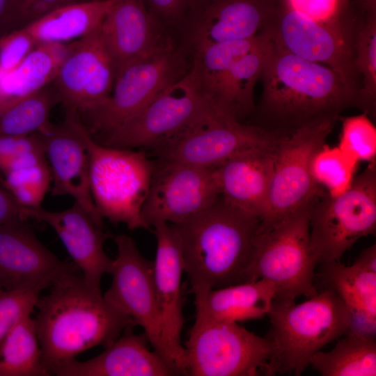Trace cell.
Listing matches in <instances>:
<instances>
[{
    "instance_id": "cell-1",
    "label": "cell",
    "mask_w": 376,
    "mask_h": 376,
    "mask_svg": "<svg viewBox=\"0 0 376 376\" xmlns=\"http://www.w3.org/2000/svg\"><path fill=\"white\" fill-rule=\"evenodd\" d=\"M36 304L33 318L43 366L49 375L79 354L108 347L135 324L89 286L77 272L49 286Z\"/></svg>"
},
{
    "instance_id": "cell-2",
    "label": "cell",
    "mask_w": 376,
    "mask_h": 376,
    "mask_svg": "<svg viewBox=\"0 0 376 376\" xmlns=\"http://www.w3.org/2000/svg\"><path fill=\"white\" fill-rule=\"evenodd\" d=\"M194 296L251 281L260 221L219 196L207 209L171 224Z\"/></svg>"
},
{
    "instance_id": "cell-3",
    "label": "cell",
    "mask_w": 376,
    "mask_h": 376,
    "mask_svg": "<svg viewBox=\"0 0 376 376\" xmlns=\"http://www.w3.org/2000/svg\"><path fill=\"white\" fill-rule=\"evenodd\" d=\"M260 80L263 93L255 111L272 125L271 131L279 134L320 118L339 117L350 107L359 108L358 93L336 72L273 43Z\"/></svg>"
},
{
    "instance_id": "cell-4",
    "label": "cell",
    "mask_w": 376,
    "mask_h": 376,
    "mask_svg": "<svg viewBox=\"0 0 376 376\" xmlns=\"http://www.w3.org/2000/svg\"><path fill=\"white\" fill-rule=\"evenodd\" d=\"M268 315L274 375H300L316 352L349 333L352 322L348 308L331 288L299 304L273 303Z\"/></svg>"
},
{
    "instance_id": "cell-5",
    "label": "cell",
    "mask_w": 376,
    "mask_h": 376,
    "mask_svg": "<svg viewBox=\"0 0 376 376\" xmlns=\"http://www.w3.org/2000/svg\"><path fill=\"white\" fill-rule=\"evenodd\" d=\"M191 54L176 40L119 69L109 97L79 112L89 133L101 139L137 115L164 89L190 70Z\"/></svg>"
},
{
    "instance_id": "cell-6",
    "label": "cell",
    "mask_w": 376,
    "mask_h": 376,
    "mask_svg": "<svg viewBox=\"0 0 376 376\" xmlns=\"http://www.w3.org/2000/svg\"><path fill=\"white\" fill-rule=\"evenodd\" d=\"M78 127L88 152L91 192L100 217L113 224H124L132 230L146 228L141 210L155 162L141 150L109 147L98 142L80 116Z\"/></svg>"
},
{
    "instance_id": "cell-7",
    "label": "cell",
    "mask_w": 376,
    "mask_h": 376,
    "mask_svg": "<svg viewBox=\"0 0 376 376\" xmlns=\"http://www.w3.org/2000/svg\"><path fill=\"white\" fill-rule=\"evenodd\" d=\"M315 199L258 236L251 281H271L276 288L274 304L290 305L300 296L310 298L318 293L313 283L317 263L311 251L309 228Z\"/></svg>"
},
{
    "instance_id": "cell-8",
    "label": "cell",
    "mask_w": 376,
    "mask_h": 376,
    "mask_svg": "<svg viewBox=\"0 0 376 376\" xmlns=\"http://www.w3.org/2000/svg\"><path fill=\"white\" fill-rule=\"evenodd\" d=\"M339 117H324L281 134L260 233L267 231L306 203L324 194L314 180L311 163Z\"/></svg>"
},
{
    "instance_id": "cell-9",
    "label": "cell",
    "mask_w": 376,
    "mask_h": 376,
    "mask_svg": "<svg viewBox=\"0 0 376 376\" xmlns=\"http://www.w3.org/2000/svg\"><path fill=\"white\" fill-rule=\"evenodd\" d=\"M310 243L316 263L339 260L361 237L376 228V164L370 162L338 196H318L310 214Z\"/></svg>"
},
{
    "instance_id": "cell-10",
    "label": "cell",
    "mask_w": 376,
    "mask_h": 376,
    "mask_svg": "<svg viewBox=\"0 0 376 376\" xmlns=\"http://www.w3.org/2000/svg\"><path fill=\"white\" fill-rule=\"evenodd\" d=\"M185 375H272V347L237 322L196 316L185 343Z\"/></svg>"
},
{
    "instance_id": "cell-11",
    "label": "cell",
    "mask_w": 376,
    "mask_h": 376,
    "mask_svg": "<svg viewBox=\"0 0 376 376\" xmlns=\"http://www.w3.org/2000/svg\"><path fill=\"white\" fill-rule=\"evenodd\" d=\"M280 136L258 125L244 124L213 105L153 152L160 160L214 168L246 151L273 146Z\"/></svg>"
},
{
    "instance_id": "cell-12",
    "label": "cell",
    "mask_w": 376,
    "mask_h": 376,
    "mask_svg": "<svg viewBox=\"0 0 376 376\" xmlns=\"http://www.w3.org/2000/svg\"><path fill=\"white\" fill-rule=\"evenodd\" d=\"M357 15L331 22L313 20L281 3L264 29L272 42L297 56L325 65L358 95L360 81L354 65L353 30Z\"/></svg>"
},
{
    "instance_id": "cell-13",
    "label": "cell",
    "mask_w": 376,
    "mask_h": 376,
    "mask_svg": "<svg viewBox=\"0 0 376 376\" xmlns=\"http://www.w3.org/2000/svg\"><path fill=\"white\" fill-rule=\"evenodd\" d=\"M212 106L189 72L131 120L97 141L109 147L153 150L178 136Z\"/></svg>"
},
{
    "instance_id": "cell-14",
    "label": "cell",
    "mask_w": 376,
    "mask_h": 376,
    "mask_svg": "<svg viewBox=\"0 0 376 376\" xmlns=\"http://www.w3.org/2000/svg\"><path fill=\"white\" fill-rule=\"evenodd\" d=\"M219 196L214 168L157 159L142 219L146 228L159 222L181 223L207 209Z\"/></svg>"
},
{
    "instance_id": "cell-15",
    "label": "cell",
    "mask_w": 376,
    "mask_h": 376,
    "mask_svg": "<svg viewBox=\"0 0 376 376\" xmlns=\"http://www.w3.org/2000/svg\"><path fill=\"white\" fill-rule=\"evenodd\" d=\"M113 240L117 256L113 260L110 272L112 276L111 285L103 297L113 307L131 318L135 325L141 327L154 350L174 365L162 340L161 319L153 279V261L140 253L132 237L121 234L116 235Z\"/></svg>"
},
{
    "instance_id": "cell-16",
    "label": "cell",
    "mask_w": 376,
    "mask_h": 376,
    "mask_svg": "<svg viewBox=\"0 0 376 376\" xmlns=\"http://www.w3.org/2000/svg\"><path fill=\"white\" fill-rule=\"evenodd\" d=\"M279 0H198L178 42L191 53L212 43L253 38L269 23Z\"/></svg>"
},
{
    "instance_id": "cell-17",
    "label": "cell",
    "mask_w": 376,
    "mask_h": 376,
    "mask_svg": "<svg viewBox=\"0 0 376 376\" xmlns=\"http://www.w3.org/2000/svg\"><path fill=\"white\" fill-rule=\"evenodd\" d=\"M116 72L100 25L70 42L68 52L52 84L65 110L79 113L99 105L109 97Z\"/></svg>"
},
{
    "instance_id": "cell-18",
    "label": "cell",
    "mask_w": 376,
    "mask_h": 376,
    "mask_svg": "<svg viewBox=\"0 0 376 376\" xmlns=\"http://www.w3.org/2000/svg\"><path fill=\"white\" fill-rule=\"evenodd\" d=\"M79 113L65 110L64 120L50 121L38 132L52 173V195L72 197L102 228L90 188L88 152L78 127Z\"/></svg>"
},
{
    "instance_id": "cell-19",
    "label": "cell",
    "mask_w": 376,
    "mask_h": 376,
    "mask_svg": "<svg viewBox=\"0 0 376 376\" xmlns=\"http://www.w3.org/2000/svg\"><path fill=\"white\" fill-rule=\"evenodd\" d=\"M157 240L153 279L159 307L162 340L171 361L185 375V348L181 343L184 325L181 289L184 263L177 233L165 222L152 226Z\"/></svg>"
},
{
    "instance_id": "cell-20",
    "label": "cell",
    "mask_w": 376,
    "mask_h": 376,
    "mask_svg": "<svg viewBox=\"0 0 376 376\" xmlns=\"http://www.w3.org/2000/svg\"><path fill=\"white\" fill-rule=\"evenodd\" d=\"M77 269L45 246L26 220L0 226V276L5 289L29 285L47 288Z\"/></svg>"
},
{
    "instance_id": "cell-21",
    "label": "cell",
    "mask_w": 376,
    "mask_h": 376,
    "mask_svg": "<svg viewBox=\"0 0 376 376\" xmlns=\"http://www.w3.org/2000/svg\"><path fill=\"white\" fill-rule=\"evenodd\" d=\"M24 213L26 219L44 222L55 231L84 281L101 291L102 277L110 274L113 259L104 249L107 235L91 216L75 201L70 207L61 211L24 207Z\"/></svg>"
},
{
    "instance_id": "cell-22",
    "label": "cell",
    "mask_w": 376,
    "mask_h": 376,
    "mask_svg": "<svg viewBox=\"0 0 376 376\" xmlns=\"http://www.w3.org/2000/svg\"><path fill=\"white\" fill-rule=\"evenodd\" d=\"M100 31L117 71L175 40L155 19L143 0H113Z\"/></svg>"
},
{
    "instance_id": "cell-23",
    "label": "cell",
    "mask_w": 376,
    "mask_h": 376,
    "mask_svg": "<svg viewBox=\"0 0 376 376\" xmlns=\"http://www.w3.org/2000/svg\"><path fill=\"white\" fill-rule=\"evenodd\" d=\"M134 327L99 355L85 361L73 359L58 368L57 376H172L178 369L157 351H151L145 333L136 334Z\"/></svg>"
},
{
    "instance_id": "cell-24",
    "label": "cell",
    "mask_w": 376,
    "mask_h": 376,
    "mask_svg": "<svg viewBox=\"0 0 376 376\" xmlns=\"http://www.w3.org/2000/svg\"><path fill=\"white\" fill-rule=\"evenodd\" d=\"M277 143L246 151L214 168L224 200L260 221L266 210Z\"/></svg>"
},
{
    "instance_id": "cell-25",
    "label": "cell",
    "mask_w": 376,
    "mask_h": 376,
    "mask_svg": "<svg viewBox=\"0 0 376 376\" xmlns=\"http://www.w3.org/2000/svg\"><path fill=\"white\" fill-rule=\"evenodd\" d=\"M274 285L260 279L212 289L194 296L196 316L226 322L263 318L272 308Z\"/></svg>"
},
{
    "instance_id": "cell-26",
    "label": "cell",
    "mask_w": 376,
    "mask_h": 376,
    "mask_svg": "<svg viewBox=\"0 0 376 376\" xmlns=\"http://www.w3.org/2000/svg\"><path fill=\"white\" fill-rule=\"evenodd\" d=\"M320 279L326 288L333 290L352 316L350 332L375 336L376 272L339 260L322 263Z\"/></svg>"
},
{
    "instance_id": "cell-27",
    "label": "cell",
    "mask_w": 376,
    "mask_h": 376,
    "mask_svg": "<svg viewBox=\"0 0 376 376\" xmlns=\"http://www.w3.org/2000/svg\"><path fill=\"white\" fill-rule=\"evenodd\" d=\"M262 34L260 42L227 70L208 96L215 107L240 121L255 111V86L272 47L265 29Z\"/></svg>"
},
{
    "instance_id": "cell-28",
    "label": "cell",
    "mask_w": 376,
    "mask_h": 376,
    "mask_svg": "<svg viewBox=\"0 0 376 376\" xmlns=\"http://www.w3.org/2000/svg\"><path fill=\"white\" fill-rule=\"evenodd\" d=\"M113 0L63 4L24 26L38 44L67 43L97 28Z\"/></svg>"
},
{
    "instance_id": "cell-29",
    "label": "cell",
    "mask_w": 376,
    "mask_h": 376,
    "mask_svg": "<svg viewBox=\"0 0 376 376\" xmlns=\"http://www.w3.org/2000/svg\"><path fill=\"white\" fill-rule=\"evenodd\" d=\"M70 47L67 43H39L12 72L2 75L3 106L52 84Z\"/></svg>"
},
{
    "instance_id": "cell-30",
    "label": "cell",
    "mask_w": 376,
    "mask_h": 376,
    "mask_svg": "<svg viewBox=\"0 0 376 376\" xmlns=\"http://www.w3.org/2000/svg\"><path fill=\"white\" fill-rule=\"evenodd\" d=\"M345 335L330 351L316 352L309 365L322 376H375V336Z\"/></svg>"
},
{
    "instance_id": "cell-31",
    "label": "cell",
    "mask_w": 376,
    "mask_h": 376,
    "mask_svg": "<svg viewBox=\"0 0 376 376\" xmlns=\"http://www.w3.org/2000/svg\"><path fill=\"white\" fill-rule=\"evenodd\" d=\"M0 376H49L31 315L17 323L0 341Z\"/></svg>"
},
{
    "instance_id": "cell-32",
    "label": "cell",
    "mask_w": 376,
    "mask_h": 376,
    "mask_svg": "<svg viewBox=\"0 0 376 376\" xmlns=\"http://www.w3.org/2000/svg\"><path fill=\"white\" fill-rule=\"evenodd\" d=\"M58 103L61 99L53 84L8 102L0 110V135L38 132L49 122L50 113Z\"/></svg>"
},
{
    "instance_id": "cell-33",
    "label": "cell",
    "mask_w": 376,
    "mask_h": 376,
    "mask_svg": "<svg viewBox=\"0 0 376 376\" xmlns=\"http://www.w3.org/2000/svg\"><path fill=\"white\" fill-rule=\"evenodd\" d=\"M262 36L260 32L251 38L212 43L191 52L189 73L207 100L220 78L237 60L253 49Z\"/></svg>"
},
{
    "instance_id": "cell-34",
    "label": "cell",
    "mask_w": 376,
    "mask_h": 376,
    "mask_svg": "<svg viewBox=\"0 0 376 376\" xmlns=\"http://www.w3.org/2000/svg\"><path fill=\"white\" fill-rule=\"evenodd\" d=\"M354 65L360 81L359 109L373 116L376 105V10L366 11L353 30Z\"/></svg>"
},
{
    "instance_id": "cell-35",
    "label": "cell",
    "mask_w": 376,
    "mask_h": 376,
    "mask_svg": "<svg viewBox=\"0 0 376 376\" xmlns=\"http://www.w3.org/2000/svg\"><path fill=\"white\" fill-rule=\"evenodd\" d=\"M3 186L23 207L37 208L52 184V173L43 158L3 173Z\"/></svg>"
},
{
    "instance_id": "cell-36",
    "label": "cell",
    "mask_w": 376,
    "mask_h": 376,
    "mask_svg": "<svg viewBox=\"0 0 376 376\" xmlns=\"http://www.w3.org/2000/svg\"><path fill=\"white\" fill-rule=\"evenodd\" d=\"M357 162L338 147L326 143L316 152L311 163L314 180L331 196L345 191L354 179Z\"/></svg>"
},
{
    "instance_id": "cell-37",
    "label": "cell",
    "mask_w": 376,
    "mask_h": 376,
    "mask_svg": "<svg viewBox=\"0 0 376 376\" xmlns=\"http://www.w3.org/2000/svg\"><path fill=\"white\" fill-rule=\"evenodd\" d=\"M356 160L372 162L376 155V129L366 113L342 118L338 146Z\"/></svg>"
},
{
    "instance_id": "cell-38",
    "label": "cell",
    "mask_w": 376,
    "mask_h": 376,
    "mask_svg": "<svg viewBox=\"0 0 376 376\" xmlns=\"http://www.w3.org/2000/svg\"><path fill=\"white\" fill-rule=\"evenodd\" d=\"M44 289L29 285L0 290V341L17 323L31 315Z\"/></svg>"
},
{
    "instance_id": "cell-39",
    "label": "cell",
    "mask_w": 376,
    "mask_h": 376,
    "mask_svg": "<svg viewBox=\"0 0 376 376\" xmlns=\"http://www.w3.org/2000/svg\"><path fill=\"white\" fill-rule=\"evenodd\" d=\"M45 157L43 145L37 133L0 135V171L3 174Z\"/></svg>"
},
{
    "instance_id": "cell-40",
    "label": "cell",
    "mask_w": 376,
    "mask_h": 376,
    "mask_svg": "<svg viewBox=\"0 0 376 376\" xmlns=\"http://www.w3.org/2000/svg\"><path fill=\"white\" fill-rule=\"evenodd\" d=\"M288 8L313 20L331 23L349 18L359 7L351 0H279Z\"/></svg>"
},
{
    "instance_id": "cell-41",
    "label": "cell",
    "mask_w": 376,
    "mask_h": 376,
    "mask_svg": "<svg viewBox=\"0 0 376 376\" xmlns=\"http://www.w3.org/2000/svg\"><path fill=\"white\" fill-rule=\"evenodd\" d=\"M65 0H11L0 30V37L23 28L49 11L64 4Z\"/></svg>"
},
{
    "instance_id": "cell-42",
    "label": "cell",
    "mask_w": 376,
    "mask_h": 376,
    "mask_svg": "<svg viewBox=\"0 0 376 376\" xmlns=\"http://www.w3.org/2000/svg\"><path fill=\"white\" fill-rule=\"evenodd\" d=\"M38 42L24 28L10 31L0 37V72L14 70L35 48Z\"/></svg>"
},
{
    "instance_id": "cell-43",
    "label": "cell",
    "mask_w": 376,
    "mask_h": 376,
    "mask_svg": "<svg viewBox=\"0 0 376 376\" xmlns=\"http://www.w3.org/2000/svg\"><path fill=\"white\" fill-rule=\"evenodd\" d=\"M155 19L176 37L188 14L198 0H143Z\"/></svg>"
},
{
    "instance_id": "cell-44",
    "label": "cell",
    "mask_w": 376,
    "mask_h": 376,
    "mask_svg": "<svg viewBox=\"0 0 376 376\" xmlns=\"http://www.w3.org/2000/svg\"><path fill=\"white\" fill-rule=\"evenodd\" d=\"M22 206L3 186L0 185V226L18 220H27Z\"/></svg>"
},
{
    "instance_id": "cell-45",
    "label": "cell",
    "mask_w": 376,
    "mask_h": 376,
    "mask_svg": "<svg viewBox=\"0 0 376 376\" xmlns=\"http://www.w3.org/2000/svg\"><path fill=\"white\" fill-rule=\"evenodd\" d=\"M363 268L376 272V245L363 250L354 263Z\"/></svg>"
},
{
    "instance_id": "cell-46",
    "label": "cell",
    "mask_w": 376,
    "mask_h": 376,
    "mask_svg": "<svg viewBox=\"0 0 376 376\" xmlns=\"http://www.w3.org/2000/svg\"><path fill=\"white\" fill-rule=\"evenodd\" d=\"M11 0H0V30L8 13Z\"/></svg>"
},
{
    "instance_id": "cell-47",
    "label": "cell",
    "mask_w": 376,
    "mask_h": 376,
    "mask_svg": "<svg viewBox=\"0 0 376 376\" xmlns=\"http://www.w3.org/2000/svg\"><path fill=\"white\" fill-rule=\"evenodd\" d=\"M354 1L366 10H376V0H354Z\"/></svg>"
},
{
    "instance_id": "cell-48",
    "label": "cell",
    "mask_w": 376,
    "mask_h": 376,
    "mask_svg": "<svg viewBox=\"0 0 376 376\" xmlns=\"http://www.w3.org/2000/svg\"><path fill=\"white\" fill-rule=\"evenodd\" d=\"M95 1V0H65L64 4L86 2V1Z\"/></svg>"
},
{
    "instance_id": "cell-49",
    "label": "cell",
    "mask_w": 376,
    "mask_h": 376,
    "mask_svg": "<svg viewBox=\"0 0 376 376\" xmlns=\"http://www.w3.org/2000/svg\"><path fill=\"white\" fill-rule=\"evenodd\" d=\"M1 73L0 72V110L2 108L3 106V97H2V93H1Z\"/></svg>"
},
{
    "instance_id": "cell-50",
    "label": "cell",
    "mask_w": 376,
    "mask_h": 376,
    "mask_svg": "<svg viewBox=\"0 0 376 376\" xmlns=\"http://www.w3.org/2000/svg\"><path fill=\"white\" fill-rule=\"evenodd\" d=\"M5 289L3 281L0 276V290Z\"/></svg>"
}]
</instances>
